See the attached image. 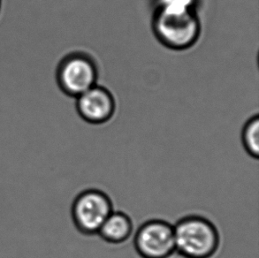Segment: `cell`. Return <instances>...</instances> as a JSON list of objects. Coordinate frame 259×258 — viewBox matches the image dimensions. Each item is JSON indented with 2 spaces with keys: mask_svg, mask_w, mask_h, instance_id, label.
Listing matches in <instances>:
<instances>
[{
  "mask_svg": "<svg viewBox=\"0 0 259 258\" xmlns=\"http://www.w3.org/2000/svg\"><path fill=\"white\" fill-rule=\"evenodd\" d=\"M134 232V222L126 213L112 211L98 231V235L110 244H121L130 239Z\"/></svg>",
  "mask_w": 259,
  "mask_h": 258,
  "instance_id": "52a82bcc",
  "label": "cell"
},
{
  "mask_svg": "<svg viewBox=\"0 0 259 258\" xmlns=\"http://www.w3.org/2000/svg\"><path fill=\"white\" fill-rule=\"evenodd\" d=\"M242 145L250 157H259V117L253 116L246 122L242 128Z\"/></svg>",
  "mask_w": 259,
  "mask_h": 258,
  "instance_id": "ba28073f",
  "label": "cell"
},
{
  "mask_svg": "<svg viewBox=\"0 0 259 258\" xmlns=\"http://www.w3.org/2000/svg\"><path fill=\"white\" fill-rule=\"evenodd\" d=\"M115 109L113 95L106 88L99 85H95L76 98L78 114L92 125H101L109 121L114 115Z\"/></svg>",
  "mask_w": 259,
  "mask_h": 258,
  "instance_id": "8992f818",
  "label": "cell"
},
{
  "mask_svg": "<svg viewBox=\"0 0 259 258\" xmlns=\"http://www.w3.org/2000/svg\"><path fill=\"white\" fill-rule=\"evenodd\" d=\"M0 9H1V0H0Z\"/></svg>",
  "mask_w": 259,
  "mask_h": 258,
  "instance_id": "9c48e42d",
  "label": "cell"
},
{
  "mask_svg": "<svg viewBox=\"0 0 259 258\" xmlns=\"http://www.w3.org/2000/svg\"><path fill=\"white\" fill-rule=\"evenodd\" d=\"M56 78L60 90L67 96L76 98L97 85L98 66L87 53H70L60 61Z\"/></svg>",
  "mask_w": 259,
  "mask_h": 258,
  "instance_id": "277c9868",
  "label": "cell"
},
{
  "mask_svg": "<svg viewBox=\"0 0 259 258\" xmlns=\"http://www.w3.org/2000/svg\"><path fill=\"white\" fill-rule=\"evenodd\" d=\"M134 246L142 258H170L175 253L174 225L164 220H150L137 229Z\"/></svg>",
  "mask_w": 259,
  "mask_h": 258,
  "instance_id": "5b68a950",
  "label": "cell"
},
{
  "mask_svg": "<svg viewBox=\"0 0 259 258\" xmlns=\"http://www.w3.org/2000/svg\"><path fill=\"white\" fill-rule=\"evenodd\" d=\"M114 210L112 199L100 189H89L74 199L71 209L74 227L81 234H98L105 220Z\"/></svg>",
  "mask_w": 259,
  "mask_h": 258,
  "instance_id": "3957f363",
  "label": "cell"
},
{
  "mask_svg": "<svg viewBox=\"0 0 259 258\" xmlns=\"http://www.w3.org/2000/svg\"><path fill=\"white\" fill-rule=\"evenodd\" d=\"M175 253L184 258H211L221 246V234L205 217L189 215L174 225Z\"/></svg>",
  "mask_w": 259,
  "mask_h": 258,
  "instance_id": "7a4b0ae2",
  "label": "cell"
},
{
  "mask_svg": "<svg viewBox=\"0 0 259 258\" xmlns=\"http://www.w3.org/2000/svg\"><path fill=\"white\" fill-rule=\"evenodd\" d=\"M151 28L162 46L174 51L191 48L201 35L198 7L189 5L152 6Z\"/></svg>",
  "mask_w": 259,
  "mask_h": 258,
  "instance_id": "6da1fadb",
  "label": "cell"
}]
</instances>
